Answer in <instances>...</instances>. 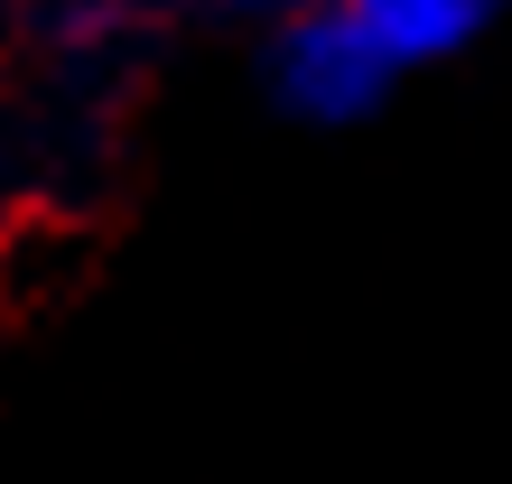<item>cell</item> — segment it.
<instances>
[{"label":"cell","mask_w":512,"mask_h":484,"mask_svg":"<svg viewBox=\"0 0 512 484\" xmlns=\"http://www.w3.org/2000/svg\"><path fill=\"white\" fill-rule=\"evenodd\" d=\"M270 84H280V103L298 121H364L401 75H391L373 56V38L345 19V0H308V10L270 38Z\"/></svg>","instance_id":"1"},{"label":"cell","mask_w":512,"mask_h":484,"mask_svg":"<svg viewBox=\"0 0 512 484\" xmlns=\"http://www.w3.org/2000/svg\"><path fill=\"white\" fill-rule=\"evenodd\" d=\"M494 10H503V0H345V19L373 38V56L391 75H419V66L466 56L494 28Z\"/></svg>","instance_id":"2"}]
</instances>
